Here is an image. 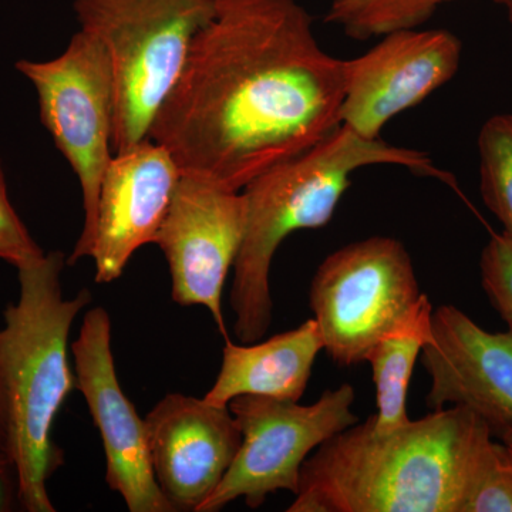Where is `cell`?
Masks as SVG:
<instances>
[{
	"instance_id": "19",
	"label": "cell",
	"mask_w": 512,
	"mask_h": 512,
	"mask_svg": "<svg viewBox=\"0 0 512 512\" xmlns=\"http://www.w3.org/2000/svg\"><path fill=\"white\" fill-rule=\"evenodd\" d=\"M494 439L481 451L460 512H512V447Z\"/></svg>"
},
{
	"instance_id": "1",
	"label": "cell",
	"mask_w": 512,
	"mask_h": 512,
	"mask_svg": "<svg viewBox=\"0 0 512 512\" xmlns=\"http://www.w3.org/2000/svg\"><path fill=\"white\" fill-rule=\"evenodd\" d=\"M345 60L295 0H218L148 137L181 174L242 191L342 126Z\"/></svg>"
},
{
	"instance_id": "14",
	"label": "cell",
	"mask_w": 512,
	"mask_h": 512,
	"mask_svg": "<svg viewBox=\"0 0 512 512\" xmlns=\"http://www.w3.org/2000/svg\"><path fill=\"white\" fill-rule=\"evenodd\" d=\"M181 175L167 148L150 137L114 153L101 181L90 256L97 284L117 281L131 256L153 244Z\"/></svg>"
},
{
	"instance_id": "10",
	"label": "cell",
	"mask_w": 512,
	"mask_h": 512,
	"mask_svg": "<svg viewBox=\"0 0 512 512\" xmlns=\"http://www.w3.org/2000/svg\"><path fill=\"white\" fill-rule=\"evenodd\" d=\"M72 353L76 389L86 399L103 441L107 484L130 512H175L154 476L146 421L121 389L106 309L99 306L84 315Z\"/></svg>"
},
{
	"instance_id": "22",
	"label": "cell",
	"mask_w": 512,
	"mask_h": 512,
	"mask_svg": "<svg viewBox=\"0 0 512 512\" xmlns=\"http://www.w3.org/2000/svg\"><path fill=\"white\" fill-rule=\"evenodd\" d=\"M22 510L19 480L13 464L0 463V512Z\"/></svg>"
},
{
	"instance_id": "23",
	"label": "cell",
	"mask_w": 512,
	"mask_h": 512,
	"mask_svg": "<svg viewBox=\"0 0 512 512\" xmlns=\"http://www.w3.org/2000/svg\"><path fill=\"white\" fill-rule=\"evenodd\" d=\"M0 463L13 464L8 403L0 383Z\"/></svg>"
},
{
	"instance_id": "12",
	"label": "cell",
	"mask_w": 512,
	"mask_h": 512,
	"mask_svg": "<svg viewBox=\"0 0 512 512\" xmlns=\"http://www.w3.org/2000/svg\"><path fill=\"white\" fill-rule=\"evenodd\" d=\"M151 466L175 511L197 512L218 487L241 446L229 407L170 393L146 419Z\"/></svg>"
},
{
	"instance_id": "25",
	"label": "cell",
	"mask_w": 512,
	"mask_h": 512,
	"mask_svg": "<svg viewBox=\"0 0 512 512\" xmlns=\"http://www.w3.org/2000/svg\"><path fill=\"white\" fill-rule=\"evenodd\" d=\"M495 2H497L498 5L503 6L512 25V0H495Z\"/></svg>"
},
{
	"instance_id": "4",
	"label": "cell",
	"mask_w": 512,
	"mask_h": 512,
	"mask_svg": "<svg viewBox=\"0 0 512 512\" xmlns=\"http://www.w3.org/2000/svg\"><path fill=\"white\" fill-rule=\"evenodd\" d=\"M63 266L62 252H49L19 268V299L6 308L0 329V383L8 403L20 504L28 512L56 511L47 480L64 457L52 431L76 389L67 343L77 315L92 302L87 289L63 298Z\"/></svg>"
},
{
	"instance_id": "20",
	"label": "cell",
	"mask_w": 512,
	"mask_h": 512,
	"mask_svg": "<svg viewBox=\"0 0 512 512\" xmlns=\"http://www.w3.org/2000/svg\"><path fill=\"white\" fill-rule=\"evenodd\" d=\"M481 285L491 306L512 330V237L491 235L480 259Z\"/></svg>"
},
{
	"instance_id": "16",
	"label": "cell",
	"mask_w": 512,
	"mask_h": 512,
	"mask_svg": "<svg viewBox=\"0 0 512 512\" xmlns=\"http://www.w3.org/2000/svg\"><path fill=\"white\" fill-rule=\"evenodd\" d=\"M433 313L429 296L423 293L407 318L386 333L367 356L375 384L372 421L377 433L402 429L410 421L407 394L421 350L433 342Z\"/></svg>"
},
{
	"instance_id": "3",
	"label": "cell",
	"mask_w": 512,
	"mask_h": 512,
	"mask_svg": "<svg viewBox=\"0 0 512 512\" xmlns=\"http://www.w3.org/2000/svg\"><path fill=\"white\" fill-rule=\"evenodd\" d=\"M392 164L450 183V175L423 151L369 140L340 126L325 140L258 175L242 195L247 204L244 239L235 259L229 303L239 343L264 338L274 316L272 261L292 232L332 221L350 177L367 165Z\"/></svg>"
},
{
	"instance_id": "5",
	"label": "cell",
	"mask_w": 512,
	"mask_h": 512,
	"mask_svg": "<svg viewBox=\"0 0 512 512\" xmlns=\"http://www.w3.org/2000/svg\"><path fill=\"white\" fill-rule=\"evenodd\" d=\"M218 0H76L80 30L109 56L114 79L113 153L150 134L154 116L183 69Z\"/></svg>"
},
{
	"instance_id": "2",
	"label": "cell",
	"mask_w": 512,
	"mask_h": 512,
	"mask_svg": "<svg viewBox=\"0 0 512 512\" xmlns=\"http://www.w3.org/2000/svg\"><path fill=\"white\" fill-rule=\"evenodd\" d=\"M487 421L451 406L377 433L372 416L330 437L303 464L288 512H460Z\"/></svg>"
},
{
	"instance_id": "8",
	"label": "cell",
	"mask_w": 512,
	"mask_h": 512,
	"mask_svg": "<svg viewBox=\"0 0 512 512\" xmlns=\"http://www.w3.org/2000/svg\"><path fill=\"white\" fill-rule=\"evenodd\" d=\"M352 384L326 390L315 403L265 396H239L229 403L242 433L231 467L197 512H218L244 498L252 510L268 495L286 490L298 494L303 464L330 437L359 421L352 412Z\"/></svg>"
},
{
	"instance_id": "9",
	"label": "cell",
	"mask_w": 512,
	"mask_h": 512,
	"mask_svg": "<svg viewBox=\"0 0 512 512\" xmlns=\"http://www.w3.org/2000/svg\"><path fill=\"white\" fill-rule=\"evenodd\" d=\"M247 204L241 191L181 175L153 244L167 259L171 296L204 306L224 339L222 292L244 239Z\"/></svg>"
},
{
	"instance_id": "15",
	"label": "cell",
	"mask_w": 512,
	"mask_h": 512,
	"mask_svg": "<svg viewBox=\"0 0 512 512\" xmlns=\"http://www.w3.org/2000/svg\"><path fill=\"white\" fill-rule=\"evenodd\" d=\"M323 339L315 319L264 342L225 340L220 373L202 399L228 407L239 396H265L299 402L311 380Z\"/></svg>"
},
{
	"instance_id": "11",
	"label": "cell",
	"mask_w": 512,
	"mask_h": 512,
	"mask_svg": "<svg viewBox=\"0 0 512 512\" xmlns=\"http://www.w3.org/2000/svg\"><path fill=\"white\" fill-rule=\"evenodd\" d=\"M460 39L444 29H402L345 60L342 124L376 140L397 114L412 109L450 82L461 63Z\"/></svg>"
},
{
	"instance_id": "21",
	"label": "cell",
	"mask_w": 512,
	"mask_h": 512,
	"mask_svg": "<svg viewBox=\"0 0 512 512\" xmlns=\"http://www.w3.org/2000/svg\"><path fill=\"white\" fill-rule=\"evenodd\" d=\"M45 255L9 200L5 173L0 161V259L19 269L39 261Z\"/></svg>"
},
{
	"instance_id": "24",
	"label": "cell",
	"mask_w": 512,
	"mask_h": 512,
	"mask_svg": "<svg viewBox=\"0 0 512 512\" xmlns=\"http://www.w3.org/2000/svg\"><path fill=\"white\" fill-rule=\"evenodd\" d=\"M495 439H500L504 441L505 444L512 447V424L498 431V433L495 434Z\"/></svg>"
},
{
	"instance_id": "7",
	"label": "cell",
	"mask_w": 512,
	"mask_h": 512,
	"mask_svg": "<svg viewBox=\"0 0 512 512\" xmlns=\"http://www.w3.org/2000/svg\"><path fill=\"white\" fill-rule=\"evenodd\" d=\"M421 295L406 247L399 239L376 235L323 259L309 286V308L323 350L336 365L350 367L366 362Z\"/></svg>"
},
{
	"instance_id": "6",
	"label": "cell",
	"mask_w": 512,
	"mask_h": 512,
	"mask_svg": "<svg viewBox=\"0 0 512 512\" xmlns=\"http://www.w3.org/2000/svg\"><path fill=\"white\" fill-rule=\"evenodd\" d=\"M35 86L40 121L72 165L82 187L84 224L69 265L92 256L101 181L113 158L114 79L103 45L79 30L62 55L46 62L19 60Z\"/></svg>"
},
{
	"instance_id": "18",
	"label": "cell",
	"mask_w": 512,
	"mask_h": 512,
	"mask_svg": "<svg viewBox=\"0 0 512 512\" xmlns=\"http://www.w3.org/2000/svg\"><path fill=\"white\" fill-rule=\"evenodd\" d=\"M478 156L484 204L512 237V114L485 121L478 134Z\"/></svg>"
},
{
	"instance_id": "13",
	"label": "cell",
	"mask_w": 512,
	"mask_h": 512,
	"mask_svg": "<svg viewBox=\"0 0 512 512\" xmlns=\"http://www.w3.org/2000/svg\"><path fill=\"white\" fill-rule=\"evenodd\" d=\"M420 359L430 377V410L464 407L487 421L494 437L511 426L512 330L488 332L456 306L441 305Z\"/></svg>"
},
{
	"instance_id": "17",
	"label": "cell",
	"mask_w": 512,
	"mask_h": 512,
	"mask_svg": "<svg viewBox=\"0 0 512 512\" xmlns=\"http://www.w3.org/2000/svg\"><path fill=\"white\" fill-rule=\"evenodd\" d=\"M453 0H332L326 22L349 37L367 40L402 29H416L439 6Z\"/></svg>"
}]
</instances>
